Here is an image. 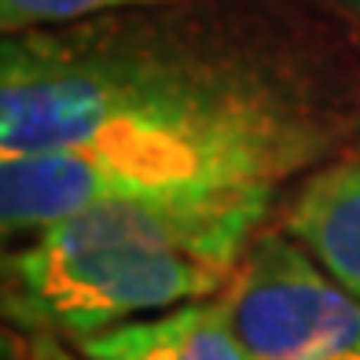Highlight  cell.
<instances>
[{"instance_id":"277c9868","label":"cell","mask_w":360,"mask_h":360,"mask_svg":"<svg viewBox=\"0 0 360 360\" xmlns=\"http://www.w3.org/2000/svg\"><path fill=\"white\" fill-rule=\"evenodd\" d=\"M89 360H257L224 305V294L140 316L77 342Z\"/></svg>"},{"instance_id":"6da1fadb","label":"cell","mask_w":360,"mask_h":360,"mask_svg":"<svg viewBox=\"0 0 360 360\" xmlns=\"http://www.w3.org/2000/svg\"><path fill=\"white\" fill-rule=\"evenodd\" d=\"M323 133L290 77L195 30L114 15L0 52L4 236L110 199L280 188Z\"/></svg>"},{"instance_id":"8992f818","label":"cell","mask_w":360,"mask_h":360,"mask_svg":"<svg viewBox=\"0 0 360 360\" xmlns=\"http://www.w3.org/2000/svg\"><path fill=\"white\" fill-rule=\"evenodd\" d=\"M166 0H0V26L4 34H30V30H56L89 22L107 11H129V8H151Z\"/></svg>"},{"instance_id":"52a82bcc","label":"cell","mask_w":360,"mask_h":360,"mask_svg":"<svg viewBox=\"0 0 360 360\" xmlns=\"http://www.w3.org/2000/svg\"><path fill=\"white\" fill-rule=\"evenodd\" d=\"M15 360H89V356L52 335H22V342L15 346Z\"/></svg>"},{"instance_id":"7a4b0ae2","label":"cell","mask_w":360,"mask_h":360,"mask_svg":"<svg viewBox=\"0 0 360 360\" xmlns=\"http://www.w3.org/2000/svg\"><path fill=\"white\" fill-rule=\"evenodd\" d=\"M276 188L110 199L4 257V316L22 335L77 346L166 309L217 298L269 217Z\"/></svg>"},{"instance_id":"3957f363","label":"cell","mask_w":360,"mask_h":360,"mask_svg":"<svg viewBox=\"0 0 360 360\" xmlns=\"http://www.w3.org/2000/svg\"><path fill=\"white\" fill-rule=\"evenodd\" d=\"M224 305L257 360H360V298L290 236L254 239Z\"/></svg>"},{"instance_id":"5b68a950","label":"cell","mask_w":360,"mask_h":360,"mask_svg":"<svg viewBox=\"0 0 360 360\" xmlns=\"http://www.w3.org/2000/svg\"><path fill=\"white\" fill-rule=\"evenodd\" d=\"M287 236L360 298V162L320 169L287 206Z\"/></svg>"},{"instance_id":"ba28073f","label":"cell","mask_w":360,"mask_h":360,"mask_svg":"<svg viewBox=\"0 0 360 360\" xmlns=\"http://www.w3.org/2000/svg\"><path fill=\"white\" fill-rule=\"evenodd\" d=\"M356 147H360V122H356Z\"/></svg>"},{"instance_id":"9c48e42d","label":"cell","mask_w":360,"mask_h":360,"mask_svg":"<svg viewBox=\"0 0 360 360\" xmlns=\"http://www.w3.org/2000/svg\"><path fill=\"white\" fill-rule=\"evenodd\" d=\"M349 4H353V8H356V11H360V0H349Z\"/></svg>"}]
</instances>
